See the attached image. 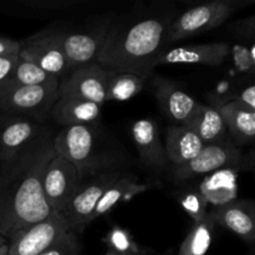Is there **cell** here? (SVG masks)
Segmentation results:
<instances>
[{"label":"cell","instance_id":"obj_1","mask_svg":"<svg viewBox=\"0 0 255 255\" xmlns=\"http://www.w3.org/2000/svg\"><path fill=\"white\" fill-rule=\"evenodd\" d=\"M54 133L42 128L39 136L0 168V236L16 232L52 213L42 193V176L55 156Z\"/></svg>","mask_w":255,"mask_h":255},{"label":"cell","instance_id":"obj_2","mask_svg":"<svg viewBox=\"0 0 255 255\" xmlns=\"http://www.w3.org/2000/svg\"><path fill=\"white\" fill-rule=\"evenodd\" d=\"M172 12H147L109 27L96 62L109 71L146 79L167 49Z\"/></svg>","mask_w":255,"mask_h":255},{"label":"cell","instance_id":"obj_3","mask_svg":"<svg viewBox=\"0 0 255 255\" xmlns=\"http://www.w3.org/2000/svg\"><path fill=\"white\" fill-rule=\"evenodd\" d=\"M244 5H247V1L241 0H213L196 5L178 16H174L168 30V42L211 31Z\"/></svg>","mask_w":255,"mask_h":255},{"label":"cell","instance_id":"obj_4","mask_svg":"<svg viewBox=\"0 0 255 255\" xmlns=\"http://www.w3.org/2000/svg\"><path fill=\"white\" fill-rule=\"evenodd\" d=\"M56 156L62 157L76 167L80 177L99 168L104 161L97 153V134L95 125L64 127L52 141Z\"/></svg>","mask_w":255,"mask_h":255},{"label":"cell","instance_id":"obj_5","mask_svg":"<svg viewBox=\"0 0 255 255\" xmlns=\"http://www.w3.org/2000/svg\"><path fill=\"white\" fill-rule=\"evenodd\" d=\"M59 82L37 86H0V112L40 121L59 100Z\"/></svg>","mask_w":255,"mask_h":255},{"label":"cell","instance_id":"obj_6","mask_svg":"<svg viewBox=\"0 0 255 255\" xmlns=\"http://www.w3.org/2000/svg\"><path fill=\"white\" fill-rule=\"evenodd\" d=\"M112 74L97 62L74 67L59 82V97L85 100L102 106L107 102V86Z\"/></svg>","mask_w":255,"mask_h":255},{"label":"cell","instance_id":"obj_7","mask_svg":"<svg viewBox=\"0 0 255 255\" xmlns=\"http://www.w3.org/2000/svg\"><path fill=\"white\" fill-rule=\"evenodd\" d=\"M84 179L76 167L55 154L47 163L42 176V193L50 211L62 213Z\"/></svg>","mask_w":255,"mask_h":255},{"label":"cell","instance_id":"obj_8","mask_svg":"<svg viewBox=\"0 0 255 255\" xmlns=\"http://www.w3.org/2000/svg\"><path fill=\"white\" fill-rule=\"evenodd\" d=\"M19 57L36 65L57 79L65 76L71 70L60 44L57 29L42 30L20 42Z\"/></svg>","mask_w":255,"mask_h":255},{"label":"cell","instance_id":"obj_9","mask_svg":"<svg viewBox=\"0 0 255 255\" xmlns=\"http://www.w3.org/2000/svg\"><path fill=\"white\" fill-rule=\"evenodd\" d=\"M67 231L71 228L65 217L52 212L47 218L16 232L7 244V255H39Z\"/></svg>","mask_w":255,"mask_h":255},{"label":"cell","instance_id":"obj_10","mask_svg":"<svg viewBox=\"0 0 255 255\" xmlns=\"http://www.w3.org/2000/svg\"><path fill=\"white\" fill-rule=\"evenodd\" d=\"M243 162L242 152L231 139L206 144L198 156L183 166L174 167V178L178 181L211 174L227 168H236Z\"/></svg>","mask_w":255,"mask_h":255},{"label":"cell","instance_id":"obj_11","mask_svg":"<svg viewBox=\"0 0 255 255\" xmlns=\"http://www.w3.org/2000/svg\"><path fill=\"white\" fill-rule=\"evenodd\" d=\"M120 172H105L97 174L89 182H82L66 208L62 211V216L69 223L71 231L84 228L91 222V216L97 203L106 192V189L120 177Z\"/></svg>","mask_w":255,"mask_h":255},{"label":"cell","instance_id":"obj_12","mask_svg":"<svg viewBox=\"0 0 255 255\" xmlns=\"http://www.w3.org/2000/svg\"><path fill=\"white\" fill-rule=\"evenodd\" d=\"M107 30V25H100L95 29L85 31H67L57 29L60 44L71 69L96 62Z\"/></svg>","mask_w":255,"mask_h":255},{"label":"cell","instance_id":"obj_13","mask_svg":"<svg viewBox=\"0 0 255 255\" xmlns=\"http://www.w3.org/2000/svg\"><path fill=\"white\" fill-rule=\"evenodd\" d=\"M44 127L34 119L12 116L0 126V161L6 162L26 148Z\"/></svg>","mask_w":255,"mask_h":255},{"label":"cell","instance_id":"obj_14","mask_svg":"<svg viewBox=\"0 0 255 255\" xmlns=\"http://www.w3.org/2000/svg\"><path fill=\"white\" fill-rule=\"evenodd\" d=\"M231 54L227 42L187 45V46L166 49L157 59V65L168 64H199L207 66H219Z\"/></svg>","mask_w":255,"mask_h":255},{"label":"cell","instance_id":"obj_15","mask_svg":"<svg viewBox=\"0 0 255 255\" xmlns=\"http://www.w3.org/2000/svg\"><path fill=\"white\" fill-rule=\"evenodd\" d=\"M208 216L214 223L228 229L247 243L255 238L254 204L251 201H234L216 207Z\"/></svg>","mask_w":255,"mask_h":255},{"label":"cell","instance_id":"obj_16","mask_svg":"<svg viewBox=\"0 0 255 255\" xmlns=\"http://www.w3.org/2000/svg\"><path fill=\"white\" fill-rule=\"evenodd\" d=\"M154 94L164 114L176 125H186L199 105L191 95L163 77L154 80Z\"/></svg>","mask_w":255,"mask_h":255},{"label":"cell","instance_id":"obj_17","mask_svg":"<svg viewBox=\"0 0 255 255\" xmlns=\"http://www.w3.org/2000/svg\"><path fill=\"white\" fill-rule=\"evenodd\" d=\"M163 146L167 162H172L174 167H178L196 158L206 144L189 127L173 125L167 129Z\"/></svg>","mask_w":255,"mask_h":255},{"label":"cell","instance_id":"obj_18","mask_svg":"<svg viewBox=\"0 0 255 255\" xmlns=\"http://www.w3.org/2000/svg\"><path fill=\"white\" fill-rule=\"evenodd\" d=\"M131 134L139 157L144 163L152 167H162L167 163L164 146L156 122L148 119L138 120L132 125Z\"/></svg>","mask_w":255,"mask_h":255},{"label":"cell","instance_id":"obj_19","mask_svg":"<svg viewBox=\"0 0 255 255\" xmlns=\"http://www.w3.org/2000/svg\"><path fill=\"white\" fill-rule=\"evenodd\" d=\"M49 115L64 127L95 125L101 115V106L85 100L59 97Z\"/></svg>","mask_w":255,"mask_h":255},{"label":"cell","instance_id":"obj_20","mask_svg":"<svg viewBox=\"0 0 255 255\" xmlns=\"http://www.w3.org/2000/svg\"><path fill=\"white\" fill-rule=\"evenodd\" d=\"M226 124L228 134L239 144L251 143L255 136V111L247 109L236 100L217 107Z\"/></svg>","mask_w":255,"mask_h":255},{"label":"cell","instance_id":"obj_21","mask_svg":"<svg viewBox=\"0 0 255 255\" xmlns=\"http://www.w3.org/2000/svg\"><path fill=\"white\" fill-rule=\"evenodd\" d=\"M184 126L189 127L204 144H213L228 139V131L217 107L199 104Z\"/></svg>","mask_w":255,"mask_h":255},{"label":"cell","instance_id":"obj_22","mask_svg":"<svg viewBox=\"0 0 255 255\" xmlns=\"http://www.w3.org/2000/svg\"><path fill=\"white\" fill-rule=\"evenodd\" d=\"M147 189H148V186L138 182V179L132 174H120L119 178L106 189L104 196L97 203L91 216V222L109 213L115 206L121 202L128 201L132 197L146 192Z\"/></svg>","mask_w":255,"mask_h":255},{"label":"cell","instance_id":"obj_23","mask_svg":"<svg viewBox=\"0 0 255 255\" xmlns=\"http://www.w3.org/2000/svg\"><path fill=\"white\" fill-rule=\"evenodd\" d=\"M198 192L206 198L208 204L212 203L216 207L234 201L238 192L236 172L232 171V168H227L211 173L208 178L202 182Z\"/></svg>","mask_w":255,"mask_h":255},{"label":"cell","instance_id":"obj_24","mask_svg":"<svg viewBox=\"0 0 255 255\" xmlns=\"http://www.w3.org/2000/svg\"><path fill=\"white\" fill-rule=\"evenodd\" d=\"M214 226L216 223L208 214L202 222L194 223L188 236L182 242L178 255H206L208 253L213 241Z\"/></svg>","mask_w":255,"mask_h":255},{"label":"cell","instance_id":"obj_25","mask_svg":"<svg viewBox=\"0 0 255 255\" xmlns=\"http://www.w3.org/2000/svg\"><path fill=\"white\" fill-rule=\"evenodd\" d=\"M57 77L44 71L36 65L19 59L10 76L0 86H37L56 81Z\"/></svg>","mask_w":255,"mask_h":255},{"label":"cell","instance_id":"obj_26","mask_svg":"<svg viewBox=\"0 0 255 255\" xmlns=\"http://www.w3.org/2000/svg\"><path fill=\"white\" fill-rule=\"evenodd\" d=\"M143 77L128 72H117L110 77L107 86V101H127L143 89Z\"/></svg>","mask_w":255,"mask_h":255},{"label":"cell","instance_id":"obj_27","mask_svg":"<svg viewBox=\"0 0 255 255\" xmlns=\"http://www.w3.org/2000/svg\"><path fill=\"white\" fill-rule=\"evenodd\" d=\"M105 243L109 247L110 252L119 255H142L141 247L137 244L133 237L127 229L121 227H112L111 231L105 237Z\"/></svg>","mask_w":255,"mask_h":255},{"label":"cell","instance_id":"obj_28","mask_svg":"<svg viewBox=\"0 0 255 255\" xmlns=\"http://www.w3.org/2000/svg\"><path fill=\"white\" fill-rule=\"evenodd\" d=\"M179 203L187 214L194 221V223L202 222L207 217L208 202L198 191H192L183 193L179 197Z\"/></svg>","mask_w":255,"mask_h":255},{"label":"cell","instance_id":"obj_29","mask_svg":"<svg viewBox=\"0 0 255 255\" xmlns=\"http://www.w3.org/2000/svg\"><path fill=\"white\" fill-rule=\"evenodd\" d=\"M80 254V242L75 231H67L56 239L49 248L39 255H75Z\"/></svg>","mask_w":255,"mask_h":255},{"label":"cell","instance_id":"obj_30","mask_svg":"<svg viewBox=\"0 0 255 255\" xmlns=\"http://www.w3.org/2000/svg\"><path fill=\"white\" fill-rule=\"evenodd\" d=\"M19 59V55L0 57V85L10 76V74L12 72L14 67L16 66Z\"/></svg>","mask_w":255,"mask_h":255},{"label":"cell","instance_id":"obj_31","mask_svg":"<svg viewBox=\"0 0 255 255\" xmlns=\"http://www.w3.org/2000/svg\"><path fill=\"white\" fill-rule=\"evenodd\" d=\"M20 42L10 37L0 36V57L19 55Z\"/></svg>","mask_w":255,"mask_h":255},{"label":"cell","instance_id":"obj_32","mask_svg":"<svg viewBox=\"0 0 255 255\" xmlns=\"http://www.w3.org/2000/svg\"><path fill=\"white\" fill-rule=\"evenodd\" d=\"M236 101H238L239 104L243 105L247 109L255 111V86L254 85H249L248 87L243 90V91L239 94L238 97H236Z\"/></svg>","mask_w":255,"mask_h":255},{"label":"cell","instance_id":"obj_33","mask_svg":"<svg viewBox=\"0 0 255 255\" xmlns=\"http://www.w3.org/2000/svg\"><path fill=\"white\" fill-rule=\"evenodd\" d=\"M0 255H7V244H2L1 247H0Z\"/></svg>","mask_w":255,"mask_h":255},{"label":"cell","instance_id":"obj_34","mask_svg":"<svg viewBox=\"0 0 255 255\" xmlns=\"http://www.w3.org/2000/svg\"><path fill=\"white\" fill-rule=\"evenodd\" d=\"M5 243H6V239H5L4 237L0 236V247H1L2 244H5Z\"/></svg>","mask_w":255,"mask_h":255},{"label":"cell","instance_id":"obj_35","mask_svg":"<svg viewBox=\"0 0 255 255\" xmlns=\"http://www.w3.org/2000/svg\"><path fill=\"white\" fill-rule=\"evenodd\" d=\"M105 255H119V254H116V253H114V252H110V251H109Z\"/></svg>","mask_w":255,"mask_h":255},{"label":"cell","instance_id":"obj_36","mask_svg":"<svg viewBox=\"0 0 255 255\" xmlns=\"http://www.w3.org/2000/svg\"><path fill=\"white\" fill-rule=\"evenodd\" d=\"M75 255H80V254H75Z\"/></svg>","mask_w":255,"mask_h":255}]
</instances>
